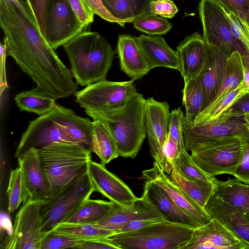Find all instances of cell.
Instances as JSON below:
<instances>
[{
    "label": "cell",
    "mask_w": 249,
    "mask_h": 249,
    "mask_svg": "<svg viewBox=\"0 0 249 249\" xmlns=\"http://www.w3.org/2000/svg\"><path fill=\"white\" fill-rule=\"evenodd\" d=\"M6 193L9 213H13L29 198L23 173L19 166L10 172Z\"/></svg>",
    "instance_id": "obj_34"
},
{
    "label": "cell",
    "mask_w": 249,
    "mask_h": 249,
    "mask_svg": "<svg viewBox=\"0 0 249 249\" xmlns=\"http://www.w3.org/2000/svg\"><path fill=\"white\" fill-rule=\"evenodd\" d=\"M91 151L100 159L101 163L106 164L119 157L114 140L105 124L93 119Z\"/></svg>",
    "instance_id": "obj_27"
},
{
    "label": "cell",
    "mask_w": 249,
    "mask_h": 249,
    "mask_svg": "<svg viewBox=\"0 0 249 249\" xmlns=\"http://www.w3.org/2000/svg\"><path fill=\"white\" fill-rule=\"evenodd\" d=\"M241 59L243 68V79L241 85L246 93L249 91V53H247L242 54Z\"/></svg>",
    "instance_id": "obj_53"
},
{
    "label": "cell",
    "mask_w": 249,
    "mask_h": 249,
    "mask_svg": "<svg viewBox=\"0 0 249 249\" xmlns=\"http://www.w3.org/2000/svg\"><path fill=\"white\" fill-rule=\"evenodd\" d=\"M201 74L184 86L182 105L185 108V116L188 117L195 118L203 110L204 90Z\"/></svg>",
    "instance_id": "obj_33"
},
{
    "label": "cell",
    "mask_w": 249,
    "mask_h": 249,
    "mask_svg": "<svg viewBox=\"0 0 249 249\" xmlns=\"http://www.w3.org/2000/svg\"><path fill=\"white\" fill-rule=\"evenodd\" d=\"M134 81H100L77 91L75 101L85 109L108 111L120 108L138 93Z\"/></svg>",
    "instance_id": "obj_10"
},
{
    "label": "cell",
    "mask_w": 249,
    "mask_h": 249,
    "mask_svg": "<svg viewBox=\"0 0 249 249\" xmlns=\"http://www.w3.org/2000/svg\"><path fill=\"white\" fill-rule=\"evenodd\" d=\"M195 229L164 220L139 230L115 233L104 240L118 249H183Z\"/></svg>",
    "instance_id": "obj_6"
},
{
    "label": "cell",
    "mask_w": 249,
    "mask_h": 249,
    "mask_svg": "<svg viewBox=\"0 0 249 249\" xmlns=\"http://www.w3.org/2000/svg\"><path fill=\"white\" fill-rule=\"evenodd\" d=\"M145 99L138 93L124 107L112 110L85 109L92 119L103 122L111 134L119 155L135 159L146 137L144 121Z\"/></svg>",
    "instance_id": "obj_4"
},
{
    "label": "cell",
    "mask_w": 249,
    "mask_h": 249,
    "mask_svg": "<svg viewBox=\"0 0 249 249\" xmlns=\"http://www.w3.org/2000/svg\"><path fill=\"white\" fill-rule=\"evenodd\" d=\"M91 10L103 19L109 22L116 23L118 21L114 18L105 8L102 0H84Z\"/></svg>",
    "instance_id": "obj_48"
},
{
    "label": "cell",
    "mask_w": 249,
    "mask_h": 249,
    "mask_svg": "<svg viewBox=\"0 0 249 249\" xmlns=\"http://www.w3.org/2000/svg\"><path fill=\"white\" fill-rule=\"evenodd\" d=\"M169 176L176 185L205 209L207 202L213 194L214 188L213 182L201 180H190L174 170H172Z\"/></svg>",
    "instance_id": "obj_28"
},
{
    "label": "cell",
    "mask_w": 249,
    "mask_h": 249,
    "mask_svg": "<svg viewBox=\"0 0 249 249\" xmlns=\"http://www.w3.org/2000/svg\"><path fill=\"white\" fill-rule=\"evenodd\" d=\"M223 9L229 22L232 34L243 44L249 53V25L245 20Z\"/></svg>",
    "instance_id": "obj_41"
},
{
    "label": "cell",
    "mask_w": 249,
    "mask_h": 249,
    "mask_svg": "<svg viewBox=\"0 0 249 249\" xmlns=\"http://www.w3.org/2000/svg\"><path fill=\"white\" fill-rule=\"evenodd\" d=\"M53 0H25L44 37L48 12Z\"/></svg>",
    "instance_id": "obj_43"
},
{
    "label": "cell",
    "mask_w": 249,
    "mask_h": 249,
    "mask_svg": "<svg viewBox=\"0 0 249 249\" xmlns=\"http://www.w3.org/2000/svg\"><path fill=\"white\" fill-rule=\"evenodd\" d=\"M94 191L88 173L57 196L44 201L40 208L42 232H49L63 223Z\"/></svg>",
    "instance_id": "obj_8"
},
{
    "label": "cell",
    "mask_w": 249,
    "mask_h": 249,
    "mask_svg": "<svg viewBox=\"0 0 249 249\" xmlns=\"http://www.w3.org/2000/svg\"><path fill=\"white\" fill-rule=\"evenodd\" d=\"M244 118L247 125L249 127V113L244 114Z\"/></svg>",
    "instance_id": "obj_55"
},
{
    "label": "cell",
    "mask_w": 249,
    "mask_h": 249,
    "mask_svg": "<svg viewBox=\"0 0 249 249\" xmlns=\"http://www.w3.org/2000/svg\"><path fill=\"white\" fill-rule=\"evenodd\" d=\"M86 26L67 0H53L47 16L45 38L55 50L83 32Z\"/></svg>",
    "instance_id": "obj_13"
},
{
    "label": "cell",
    "mask_w": 249,
    "mask_h": 249,
    "mask_svg": "<svg viewBox=\"0 0 249 249\" xmlns=\"http://www.w3.org/2000/svg\"><path fill=\"white\" fill-rule=\"evenodd\" d=\"M150 12L162 18H172L178 12L174 2L171 0H153L150 6Z\"/></svg>",
    "instance_id": "obj_46"
},
{
    "label": "cell",
    "mask_w": 249,
    "mask_h": 249,
    "mask_svg": "<svg viewBox=\"0 0 249 249\" xmlns=\"http://www.w3.org/2000/svg\"><path fill=\"white\" fill-rule=\"evenodd\" d=\"M177 51L180 61V72L184 84L199 76L208 66L210 54L208 47L197 32L180 42Z\"/></svg>",
    "instance_id": "obj_18"
},
{
    "label": "cell",
    "mask_w": 249,
    "mask_h": 249,
    "mask_svg": "<svg viewBox=\"0 0 249 249\" xmlns=\"http://www.w3.org/2000/svg\"><path fill=\"white\" fill-rule=\"evenodd\" d=\"M15 100L21 111L35 113L39 115L50 112L56 105L55 99L36 88L18 93Z\"/></svg>",
    "instance_id": "obj_30"
},
{
    "label": "cell",
    "mask_w": 249,
    "mask_h": 249,
    "mask_svg": "<svg viewBox=\"0 0 249 249\" xmlns=\"http://www.w3.org/2000/svg\"><path fill=\"white\" fill-rule=\"evenodd\" d=\"M6 55V44L3 40L0 43V68H1V90L2 87L6 88L7 84L5 71V62Z\"/></svg>",
    "instance_id": "obj_54"
},
{
    "label": "cell",
    "mask_w": 249,
    "mask_h": 249,
    "mask_svg": "<svg viewBox=\"0 0 249 249\" xmlns=\"http://www.w3.org/2000/svg\"><path fill=\"white\" fill-rule=\"evenodd\" d=\"M106 10L119 22V25L124 26L127 22H134L136 19L131 0H102Z\"/></svg>",
    "instance_id": "obj_38"
},
{
    "label": "cell",
    "mask_w": 249,
    "mask_h": 249,
    "mask_svg": "<svg viewBox=\"0 0 249 249\" xmlns=\"http://www.w3.org/2000/svg\"><path fill=\"white\" fill-rule=\"evenodd\" d=\"M63 47L77 85L86 86L106 79L115 53L102 36L83 32Z\"/></svg>",
    "instance_id": "obj_3"
},
{
    "label": "cell",
    "mask_w": 249,
    "mask_h": 249,
    "mask_svg": "<svg viewBox=\"0 0 249 249\" xmlns=\"http://www.w3.org/2000/svg\"><path fill=\"white\" fill-rule=\"evenodd\" d=\"M84 240L60 234L53 231L48 233L43 240L41 249L74 248Z\"/></svg>",
    "instance_id": "obj_40"
},
{
    "label": "cell",
    "mask_w": 249,
    "mask_h": 249,
    "mask_svg": "<svg viewBox=\"0 0 249 249\" xmlns=\"http://www.w3.org/2000/svg\"><path fill=\"white\" fill-rule=\"evenodd\" d=\"M213 195L237 208L245 214L249 212V184L236 178L213 181Z\"/></svg>",
    "instance_id": "obj_26"
},
{
    "label": "cell",
    "mask_w": 249,
    "mask_h": 249,
    "mask_svg": "<svg viewBox=\"0 0 249 249\" xmlns=\"http://www.w3.org/2000/svg\"><path fill=\"white\" fill-rule=\"evenodd\" d=\"M246 215L249 217V212L246 213Z\"/></svg>",
    "instance_id": "obj_56"
},
{
    "label": "cell",
    "mask_w": 249,
    "mask_h": 249,
    "mask_svg": "<svg viewBox=\"0 0 249 249\" xmlns=\"http://www.w3.org/2000/svg\"><path fill=\"white\" fill-rule=\"evenodd\" d=\"M205 209L211 219L218 220L239 238L249 242V217L245 213L213 194Z\"/></svg>",
    "instance_id": "obj_22"
},
{
    "label": "cell",
    "mask_w": 249,
    "mask_h": 249,
    "mask_svg": "<svg viewBox=\"0 0 249 249\" xmlns=\"http://www.w3.org/2000/svg\"><path fill=\"white\" fill-rule=\"evenodd\" d=\"M206 44L209 52L210 61L206 69L201 74L204 90L203 110L213 101L218 92L228 58L215 47Z\"/></svg>",
    "instance_id": "obj_24"
},
{
    "label": "cell",
    "mask_w": 249,
    "mask_h": 249,
    "mask_svg": "<svg viewBox=\"0 0 249 249\" xmlns=\"http://www.w3.org/2000/svg\"><path fill=\"white\" fill-rule=\"evenodd\" d=\"M164 220L166 219L163 218H155L133 221L118 229L116 231V233L125 232L139 230Z\"/></svg>",
    "instance_id": "obj_49"
},
{
    "label": "cell",
    "mask_w": 249,
    "mask_h": 249,
    "mask_svg": "<svg viewBox=\"0 0 249 249\" xmlns=\"http://www.w3.org/2000/svg\"><path fill=\"white\" fill-rule=\"evenodd\" d=\"M183 249H249V242L239 238L215 218L194 230Z\"/></svg>",
    "instance_id": "obj_15"
},
{
    "label": "cell",
    "mask_w": 249,
    "mask_h": 249,
    "mask_svg": "<svg viewBox=\"0 0 249 249\" xmlns=\"http://www.w3.org/2000/svg\"><path fill=\"white\" fill-rule=\"evenodd\" d=\"M88 174L94 188L99 192L124 208L133 207L138 197L120 178L108 171L105 165L91 160Z\"/></svg>",
    "instance_id": "obj_16"
},
{
    "label": "cell",
    "mask_w": 249,
    "mask_h": 249,
    "mask_svg": "<svg viewBox=\"0 0 249 249\" xmlns=\"http://www.w3.org/2000/svg\"><path fill=\"white\" fill-rule=\"evenodd\" d=\"M144 185L151 201L159 209L166 220L187 225L194 228L200 226L180 209L163 189L152 180H145Z\"/></svg>",
    "instance_id": "obj_25"
},
{
    "label": "cell",
    "mask_w": 249,
    "mask_h": 249,
    "mask_svg": "<svg viewBox=\"0 0 249 249\" xmlns=\"http://www.w3.org/2000/svg\"><path fill=\"white\" fill-rule=\"evenodd\" d=\"M17 158L29 198L41 201L51 198L50 186L41 165L38 150L30 149Z\"/></svg>",
    "instance_id": "obj_20"
},
{
    "label": "cell",
    "mask_w": 249,
    "mask_h": 249,
    "mask_svg": "<svg viewBox=\"0 0 249 249\" xmlns=\"http://www.w3.org/2000/svg\"><path fill=\"white\" fill-rule=\"evenodd\" d=\"M91 150L75 143L56 142L38 150L51 198L88 173Z\"/></svg>",
    "instance_id": "obj_5"
},
{
    "label": "cell",
    "mask_w": 249,
    "mask_h": 249,
    "mask_svg": "<svg viewBox=\"0 0 249 249\" xmlns=\"http://www.w3.org/2000/svg\"><path fill=\"white\" fill-rule=\"evenodd\" d=\"M141 49L150 71L158 67L180 71L177 50L171 48L160 36L141 35L137 37Z\"/></svg>",
    "instance_id": "obj_21"
},
{
    "label": "cell",
    "mask_w": 249,
    "mask_h": 249,
    "mask_svg": "<svg viewBox=\"0 0 249 249\" xmlns=\"http://www.w3.org/2000/svg\"><path fill=\"white\" fill-rule=\"evenodd\" d=\"M142 178L158 184L176 204L200 226L211 220L206 210L176 185L155 162L152 168L142 171Z\"/></svg>",
    "instance_id": "obj_17"
},
{
    "label": "cell",
    "mask_w": 249,
    "mask_h": 249,
    "mask_svg": "<svg viewBox=\"0 0 249 249\" xmlns=\"http://www.w3.org/2000/svg\"><path fill=\"white\" fill-rule=\"evenodd\" d=\"M175 168L174 171L190 180H201L213 182L215 178V177L208 176L201 169L187 150L179 152L175 161Z\"/></svg>",
    "instance_id": "obj_36"
},
{
    "label": "cell",
    "mask_w": 249,
    "mask_h": 249,
    "mask_svg": "<svg viewBox=\"0 0 249 249\" xmlns=\"http://www.w3.org/2000/svg\"><path fill=\"white\" fill-rule=\"evenodd\" d=\"M0 25L7 56L15 60L38 89L55 100L75 94L78 87L71 70L47 42L26 1L0 0Z\"/></svg>",
    "instance_id": "obj_1"
},
{
    "label": "cell",
    "mask_w": 249,
    "mask_h": 249,
    "mask_svg": "<svg viewBox=\"0 0 249 249\" xmlns=\"http://www.w3.org/2000/svg\"><path fill=\"white\" fill-rule=\"evenodd\" d=\"M244 114L229 107L217 117L193 124L194 118L184 115L182 120L184 143L187 150L210 141L229 136H239L246 123Z\"/></svg>",
    "instance_id": "obj_9"
},
{
    "label": "cell",
    "mask_w": 249,
    "mask_h": 249,
    "mask_svg": "<svg viewBox=\"0 0 249 249\" xmlns=\"http://www.w3.org/2000/svg\"><path fill=\"white\" fill-rule=\"evenodd\" d=\"M73 249H118V247L106 242L104 239L90 240L83 242Z\"/></svg>",
    "instance_id": "obj_50"
},
{
    "label": "cell",
    "mask_w": 249,
    "mask_h": 249,
    "mask_svg": "<svg viewBox=\"0 0 249 249\" xmlns=\"http://www.w3.org/2000/svg\"><path fill=\"white\" fill-rule=\"evenodd\" d=\"M115 205L111 201L91 199L89 198L63 223H77L96 221L107 214Z\"/></svg>",
    "instance_id": "obj_32"
},
{
    "label": "cell",
    "mask_w": 249,
    "mask_h": 249,
    "mask_svg": "<svg viewBox=\"0 0 249 249\" xmlns=\"http://www.w3.org/2000/svg\"><path fill=\"white\" fill-rule=\"evenodd\" d=\"M79 20L87 26L93 21L94 13L84 0H67Z\"/></svg>",
    "instance_id": "obj_47"
},
{
    "label": "cell",
    "mask_w": 249,
    "mask_h": 249,
    "mask_svg": "<svg viewBox=\"0 0 249 249\" xmlns=\"http://www.w3.org/2000/svg\"><path fill=\"white\" fill-rule=\"evenodd\" d=\"M184 116L180 107L173 109L170 113L169 136L177 142L179 152L186 150L182 131V120Z\"/></svg>",
    "instance_id": "obj_42"
},
{
    "label": "cell",
    "mask_w": 249,
    "mask_h": 249,
    "mask_svg": "<svg viewBox=\"0 0 249 249\" xmlns=\"http://www.w3.org/2000/svg\"><path fill=\"white\" fill-rule=\"evenodd\" d=\"M92 122L56 104L50 112L31 121L22 134L15 157L31 148L39 150L56 142L78 144L91 150Z\"/></svg>",
    "instance_id": "obj_2"
},
{
    "label": "cell",
    "mask_w": 249,
    "mask_h": 249,
    "mask_svg": "<svg viewBox=\"0 0 249 249\" xmlns=\"http://www.w3.org/2000/svg\"><path fill=\"white\" fill-rule=\"evenodd\" d=\"M205 42L213 46L228 57L235 51L248 53L243 44L232 34L223 8L213 0H201L198 7Z\"/></svg>",
    "instance_id": "obj_11"
},
{
    "label": "cell",
    "mask_w": 249,
    "mask_h": 249,
    "mask_svg": "<svg viewBox=\"0 0 249 249\" xmlns=\"http://www.w3.org/2000/svg\"><path fill=\"white\" fill-rule=\"evenodd\" d=\"M153 0H131L136 19L150 12V6Z\"/></svg>",
    "instance_id": "obj_51"
},
{
    "label": "cell",
    "mask_w": 249,
    "mask_h": 249,
    "mask_svg": "<svg viewBox=\"0 0 249 249\" xmlns=\"http://www.w3.org/2000/svg\"><path fill=\"white\" fill-rule=\"evenodd\" d=\"M177 142L169 136L163 146L164 168L163 171L169 175L172 170H175V163L179 154Z\"/></svg>",
    "instance_id": "obj_45"
},
{
    "label": "cell",
    "mask_w": 249,
    "mask_h": 249,
    "mask_svg": "<svg viewBox=\"0 0 249 249\" xmlns=\"http://www.w3.org/2000/svg\"><path fill=\"white\" fill-rule=\"evenodd\" d=\"M170 107L166 102L153 98L145 99L144 121L151 154L163 171L164 168L163 146L169 137Z\"/></svg>",
    "instance_id": "obj_14"
},
{
    "label": "cell",
    "mask_w": 249,
    "mask_h": 249,
    "mask_svg": "<svg viewBox=\"0 0 249 249\" xmlns=\"http://www.w3.org/2000/svg\"><path fill=\"white\" fill-rule=\"evenodd\" d=\"M191 155L208 176L232 175L240 162L241 146L239 136L216 139L194 148Z\"/></svg>",
    "instance_id": "obj_7"
},
{
    "label": "cell",
    "mask_w": 249,
    "mask_h": 249,
    "mask_svg": "<svg viewBox=\"0 0 249 249\" xmlns=\"http://www.w3.org/2000/svg\"><path fill=\"white\" fill-rule=\"evenodd\" d=\"M117 51L121 70L131 80L140 79L150 71L137 37L119 35Z\"/></svg>",
    "instance_id": "obj_23"
},
{
    "label": "cell",
    "mask_w": 249,
    "mask_h": 249,
    "mask_svg": "<svg viewBox=\"0 0 249 249\" xmlns=\"http://www.w3.org/2000/svg\"><path fill=\"white\" fill-rule=\"evenodd\" d=\"M52 231L84 241L103 239L115 233V231L104 228L93 222L63 223Z\"/></svg>",
    "instance_id": "obj_31"
},
{
    "label": "cell",
    "mask_w": 249,
    "mask_h": 249,
    "mask_svg": "<svg viewBox=\"0 0 249 249\" xmlns=\"http://www.w3.org/2000/svg\"><path fill=\"white\" fill-rule=\"evenodd\" d=\"M43 202L29 198L23 203L15 217L12 232L1 244L3 248L41 249L49 233L42 231L40 208Z\"/></svg>",
    "instance_id": "obj_12"
},
{
    "label": "cell",
    "mask_w": 249,
    "mask_h": 249,
    "mask_svg": "<svg viewBox=\"0 0 249 249\" xmlns=\"http://www.w3.org/2000/svg\"><path fill=\"white\" fill-rule=\"evenodd\" d=\"M249 25V0H213Z\"/></svg>",
    "instance_id": "obj_44"
},
{
    "label": "cell",
    "mask_w": 249,
    "mask_h": 249,
    "mask_svg": "<svg viewBox=\"0 0 249 249\" xmlns=\"http://www.w3.org/2000/svg\"><path fill=\"white\" fill-rule=\"evenodd\" d=\"M239 137L241 146V160L233 176L249 184V127L247 124Z\"/></svg>",
    "instance_id": "obj_39"
},
{
    "label": "cell",
    "mask_w": 249,
    "mask_h": 249,
    "mask_svg": "<svg viewBox=\"0 0 249 249\" xmlns=\"http://www.w3.org/2000/svg\"><path fill=\"white\" fill-rule=\"evenodd\" d=\"M133 25L139 31L151 36L166 34L172 27L166 18L151 12L136 19Z\"/></svg>",
    "instance_id": "obj_37"
},
{
    "label": "cell",
    "mask_w": 249,
    "mask_h": 249,
    "mask_svg": "<svg viewBox=\"0 0 249 249\" xmlns=\"http://www.w3.org/2000/svg\"><path fill=\"white\" fill-rule=\"evenodd\" d=\"M230 107L244 114L249 113V91L237 98Z\"/></svg>",
    "instance_id": "obj_52"
},
{
    "label": "cell",
    "mask_w": 249,
    "mask_h": 249,
    "mask_svg": "<svg viewBox=\"0 0 249 249\" xmlns=\"http://www.w3.org/2000/svg\"><path fill=\"white\" fill-rule=\"evenodd\" d=\"M243 79V68L241 54L239 52L235 51L227 58L223 78L216 95L206 107L216 104L240 85Z\"/></svg>",
    "instance_id": "obj_29"
},
{
    "label": "cell",
    "mask_w": 249,
    "mask_h": 249,
    "mask_svg": "<svg viewBox=\"0 0 249 249\" xmlns=\"http://www.w3.org/2000/svg\"><path fill=\"white\" fill-rule=\"evenodd\" d=\"M244 93L245 92L241 83L236 88L219 100L216 104L211 107H205L196 115L192 121L193 124L195 125L206 122L217 117Z\"/></svg>",
    "instance_id": "obj_35"
},
{
    "label": "cell",
    "mask_w": 249,
    "mask_h": 249,
    "mask_svg": "<svg viewBox=\"0 0 249 249\" xmlns=\"http://www.w3.org/2000/svg\"><path fill=\"white\" fill-rule=\"evenodd\" d=\"M155 218H165L149 199L147 189L144 185L142 196L138 198L133 207L124 208L116 204L105 216L93 222L99 226L115 231L131 221Z\"/></svg>",
    "instance_id": "obj_19"
}]
</instances>
